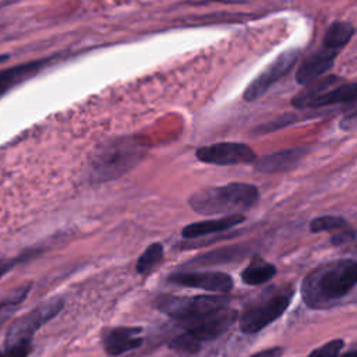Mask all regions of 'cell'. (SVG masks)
<instances>
[{"mask_svg":"<svg viewBox=\"0 0 357 357\" xmlns=\"http://www.w3.org/2000/svg\"><path fill=\"white\" fill-rule=\"evenodd\" d=\"M357 262L339 258L324 262L312 269L303 280L301 296L307 307L324 310L333 307L356 286Z\"/></svg>","mask_w":357,"mask_h":357,"instance_id":"1","label":"cell"},{"mask_svg":"<svg viewBox=\"0 0 357 357\" xmlns=\"http://www.w3.org/2000/svg\"><path fill=\"white\" fill-rule=\"evenodd\" d=\"M259 199V191L248 183H229L195 191L188 205L199 215H243Z\"/></svg>","mask_w":357,"mask_h":357,"instance_id":"2","label":"cell"},{"mask_svg":"<svg viewBox=\"0 0 357 357\" xmlns=\"http://www.w3.org/2000/svg\"><path fill=\"white\" fill-rule=\"evenodd\" d=\"M294 289L291 284H276L264 289L259 294L251 298L238 315V328L245 335H252L262 331L265 326L276 321L287 310Z\"/></svg>","mask_w":357,"mask_h":357,"instance_id":"3","label":"cell"},{"mask_svg":"<svg viewBox=\"0 0 357 357\" xmlns=\"http://www.w3.org/2000/svg\"><path fill=\"white\" fill-rule=\"evenodd\" d=\"M230 298L223 294L172 296L163 294L155 300V307L181 326L198 321L212 312L229 307Z\"/></svg>","mask_w":357,"mask_h":357,"instance_id":"4","label":"cell"},{"mask_svg":"<svg viewBox=\"0 0 357 357\" xmlns=\"http://www.w3.org/2000/svg\"><path fill=\"white\" fill-rule=\"evenodd\" d=\"M142 158V144H138L135 138H121L105 146L95 158L92 177L96 181L114 180L132 169Z\"/></svg>","mask_w":357,"mask_h":357,"instance_id":"5","label":"cell"},{"mask_svg":"<svg viewBox=\"0 0 357 357\" xmlns=\"http://www.w3.org/2000/svg\"><path fill=\"white\" fill-rule=\"evenodd\" d=\"M356 95V82H346L340 77L328 75L311 82L307 89L293 98L291 105L300 110L328 107L336 103H353Z\"/></svg>","mask_w":357,"mask_h":357,"instance_id":"6","label":"cell"},{"mask_svg":"<svg viewBox=\"0 0 357 357\" xmlns=\"http://www.w3.org/2000/svg\"><path fill=\"white\" fill-rule=\"evenodd\" d=\"M64 301L59 297L47 300L31 310L28 314L15 319L6 335V349H15L21 346H31L35 332L54 318L63 308Z\"/></svg>","mask_w":357,"mask_h":357,"instance_id":"7","label":"cell"},{"mask_svg":"<svg viewBox=\"0 0 357 357\" xmlns=\"http://www.w3.org/2000/svg\"><path fill=\"white\" fill-rule=\"evenodd\" d=\"M300 49L293 47L280 53L273 61H271L245 88L243 98L247 102H254L262 98L268 89L284 77L298 61Z\"/></svg>","mask_w":357,"mask_h":357,"instance_id":"8","label":"cell"},{"mask_svg":"<svg viewBox=\"0 0 357 357\" xmlns=\"http://www.w3.org/2000/svg\"><path fill=\"white\" fill-rule=\"evenodd\" d=\"M195 156L199 162L216 166L254 165L257 160L252 148L241 142H216L201 146L195 151Z\"/></svg>","mask_w":357,"mask_h":357,"instance_id":"9","label":"cell"},{"mask_svg":"<svg viewBox=\"0 0 357 357\" xmlns=\"http://www.w3.org/2000/svg\"><path fill=\"white\" fill-rule=\"evenodd\" d=\"M238 318V312L234 308L225 307L216 312H212L198 321L183 325L187 333L197 343L213 340L223 335Z\"/></svg>","mask_w":357,"mask_h":357,"instance_id":"10","label":"cell"},{"mask_svg":"<svg viewBox=\"0 0 357 357\" xmlns=\"http://www.w3.org/2000/svg\"><path fill=\"white\" fill-rule=\"evenodd\" d=\"M167 280L173 284L201 289L209 293L225 294L233 289V279L226 272L219 271H190V272H174Z\"/></svg>","mask_w":357,"mask_h":357,"instance_id":"11","label":"cell"},{"mask_svg":"<svg viewBox=\"0 0 357 357\" xmlns=\"http://www.w3.org/2000/svg\"><path fill=\"white\" fill-rule=\"evenodd\" d=\"M340 50L322 45L317 52L308 56L296 71V82L298 85H310L324 75L333 66Z\"/></svg>","mask_w":357,"mask_h":357,"instance_id":"12","label":"cell"},{"mask_svg":"<svg viewBox=\"0 0 357 357\" xmlns=\"http://www.w3.org/2000/svg\"><path fill=\"white\" fill-rule=\"evenodd\" d=\"M142 342L144 337L141 326H116L105 331L102 335L103 349L112 357L138 349Z\"/></svg>","mask_w":357,"mask_h":357,"instance_id":"13","label":"cell"},{"mask_svg":"<svg viewBox=\"0 0 357 357\" xmlns=\"http://www.w3.org/2000/svg\"><path fill=\"white\" fill-rule=\"evenodd\" d=\"M310 152V146H293L257 158L254 166L261 173H278L293 169Z\"/></svg>","mask_w":357,"mask_h":357,"instance_id":"14","label":"cell"},{"mask_svg":"<svg viewBox=\"0 0 357 357\" xmlns=\"http://www.w3.org/2000/svg\"><path fill=\"white\" fill-rule=\"evenodd\" d=\"M245 220L244 215H230V216H220L216 219L211 220H202V222H195L190 223L183 227L181 234L184 238L194 240L199 237H205L209 234L220 233L225 230H229Z\"/></svg>","mask_w":357,"mask_h":357,"instance_id":"15","label":"cell"},{"mask_svg":"<svg viewBox=\"0 0 357 357\" xmlns=\"http://www.w3.org/2000/svg\"><path fill=\"white\" fill-rule=\"evenodd\" d=\"M50 63V59L43 60H35L22 63L18 66H13L8 68L0 70V98L8 92L13 86L21 84L22 81L28 79L29 77H33L40 70H43Z\"/></svg>","mask_w":357,"mask_h":357,"instance_id":"16","label":"cell"},{"mask_svg":"<svg viewBox=\"0 0 357 357\" xmlns=\"http://www.w3.org/2000/svg\"><path fill=\"white\" fill-rule=\"evenodd\" d=\"M278 273V269L273 264L265 261L259 255H254L248 265L241 271V280L248 286H257L266 283Z\"/></svg>","mask_w":357,"mask_h":357,"instance_id":"17","label":"cell"},{"mask_svg":"<svg viewBox=\"0 0 357 357\" xmlns=\"http://www.w3.org/2000/svg\"><path fill=\"white\" fill-rule=\"evenodd\" d=\"M353 35H354L353 24H350L347 21H333L328 26V29L324 35L322 45L342 50L350 42Z\"/></svg>","mask_w":357,"mask_h":357,"instance_id":"18","label":"cell"},{"mask_svg":"<svg viewBox=\"0 0 357 357\" xmlns=\"http://www.w3.org/2000/svg\"><path fill=\"white\" fill-rule=\"evenodd\" d=\"M29 289H31L29 284L18 287L11 294H8L4 300L0 301V328L6 324V321H8L11 318V315L22 304V301L25 300V297L29 293Z\"/></svg>","mask_w":357,"mask_h":357,"instance_id":"19","label":"cell"},{"mask_svg":"<svg viewBox=\"0 0 357 357\" xmlns=\"http://www.w3.org/2000/svg\"><path fill=\"white\" fill-rule=\"evenodd\" d=\"M163 258V245L160 243H152L148 248L139 255L135 264V269L139 275L151 272Z\"/></svg>","mask_w":357,"mask_h":357,"instance_id":"20","label":"cell"},{"mask_svg":"<svg viewBox=\"0 0 357 357\" xmlns=\"http://www.w3.org/2000/svg\"><path fill=\"white\" fill-rule=\"evenodd\" d=\"M241 255H244V250L240 247H225V248H219L213 252L201 255L195 259H192V264H215V262H229V261H234L236 258H241Z\"/></svg>","mask_w":357,"mask_h":357,"instance_id":"21","label":"cell"},{"mask_svg":"<svg viewBox=\"0 0 357 357\" xmlns=\"http://www.w3.org/2000/svg\"><path fill=\"white\" fill-rule=\"evenodd\" d=\"M347 226V220L337 215H322L317 216L310 222V231L319 233V231H331L336 229H342Z\"/></svg>","mask_w":357,"mask_h":357,"instance_id":"22","label":"cell"},{"mask_svg":"<svg viewBox=\"0 0 357 357\" xmlns=\"http://www.w3.org/2000/svg\"><path fill=\"white\" fill-rule=\"evenodd\" d=\"M343 346H344V342L342 339H333L319 346L318 349H314L307 357H356L357 351L354 349L347 351L346 354H340V350L343 349Z\"/></svg>","mask_w":357,"mask_h":357,"instance_id":"23","label":"cell"},{"mask_svg":"<svg viewBox=\"0 0 357 357\" xmlns=\"http://www.w3.org/2000/svg\"><path fill=\"white\" fill-rule=\"evenodd\" d=\"M169 347L177 351H184V353H190V354H195L197 351H199L201 344L197 343L195 340H192L187 333H181L178 336H176L170 343Z\"/></svg>","mask_w":357,"mask_h":357,"instance_id":"24","label":"cell"},{"mask_svg":"<svg viewBox=\"0 0 357 357\" xmlns=\"http://www.w3.org/2000/svg\"><path fill=\"white\" fill-rule=\"evenodd\" d=\"M293 121H296V116L287 113V114H283V116L278 117L276 120H272V121H269V123H264L262 126L257 127L255 131H257V132H261V134L272 132V131H276V130H279V128H283V127H286V126H289V124H293Z\"/></svg>","mask_w":357,"mask_h":357,"instance_id":"25","label":"cell"},{"mask_svg":"<svg viewBox=\"0 0 357 357\" xmlns=\"http://www.w3.org/2000/svg\"><path fill=\"white\" fill-rule=\"evenodd\" d=\"M356 238V230L354 229H346V230H342L336 234H333L331 237V244L332 245H344V244H349L351 241H354Z\"/></svg>","mask_w":357,"mask_h":357,"instance_id":"26","label":"cell"},{"mask_svg":"<svg viewBox=\"0 0 357 357\" xmlns=\"http://www.w3.org/2000/svg\"><path fill=\"white\" fill-rule=\"evenodd\" d=\"M32 346H21L15 349H6L0 351V357H28L31 353Z\"/></svg>","mask_w":357,"mask_h":357,"instance_id":"27","label":"cell"},{"mask_svg":"<svg viewBox=\"0 0 357 357\" xmlns=\"http://www.w3.org/2000/svg\"><path fill=\"white\" fill-rule=\"evenodd\" d=\"M282 353H283L282 347H271V349H266V350L254 353V354L250 356V357H280Z\"/></svg>","mask_w":357,"mask_h":357,"instance_id":"28","label":"cell"},{"mask_svg":"<svg viewBox=\"0 0 357 357\" xmlns=\"http://www.w3.org/2000/svg\"><path fill=\"white\" fill-rule=\"evenodd\" d=\"M354 124H356V113L353 112V113H350L349 116H346V119H343L342 120V123H340V127H342V130H351V128H354Z\"/></svg>","mask_w":357,"mask_h":357,"instance_id":"29","label":"cell"},{"mask_svg":"<svg viewBox=\"0 0 357 357\" xmlns=\"http://www.w3.org/2000/svg\"><path fill=\"white\" fill-rule=\"evenodd\" d=\"M14 261H11V259H0V278L4 275V273H7L8 271H11L13 269V266H14Z\"/></svg>","mask_w":357,"mask_h":357,"instance_id":"30","label":"cell"},{"mask_svg":"<svg viewBox=\"0 0 357 357\" xmlns=\"http://www.w3.org/2000/svg\"><path fill=\"white\" fill-rule=\"evenodd\" d=\"M7 59H8V56H7V54H0V64H1V63H4Z\"/></svg>","mask_w":357,"mask_h":357,"instance_id":"31","label":"cell"}]
</instances>
